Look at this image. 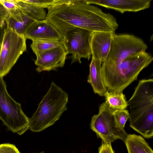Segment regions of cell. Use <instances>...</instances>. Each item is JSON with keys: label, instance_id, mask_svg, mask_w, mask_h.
Segmentation results:
<instances>
[{"label": "cell", "instance_id": "cell-18", "mask_svg": "<svg viewBox=\"0 0 153 153\" xmlns=\"http://www.w3.org/2000/svg\"><path fill=\"white\" fill-rule=\"evenodd\" d=\"M105 102L111 108L114 110L126 109L128 106L125 95L122 92L111 93L108 91L104 96Z\"/></svg>", "mask_w": 153, "mask_h": 153}, {"label": "cell", "instance_id": "cell-26", "mask_svg": "<svg viewBox=\"0 0 153 153\" xmlns=\"http://www.w3.org/2000/svg\"><path fill=\"white\" fill-rule=\"evenodd\" d=\"M5 29V26L0 25V46L1 45L2 43Z\"/></svg>", "mask_w": 153, "mask_h": 153}, {"label": "cell", "instance_id": "cell-28", "mask_svg": "<svg viewBox=\"0 0 153 153\" xmlns=\"http://www.w3.org/2000/svg\"><path fill=\"white\" fill-rule=\"evenodd\" d=\"M40 153H43V152H41Z\"/></svg>", "mask_w": 153, "mask_h": 153}, {"label": "cell", "instance_id": "cell-15", "mask_svg": "<svg viewBox=\"0 0 153 153\" xmlns=\"http://www.w3.org/2000/svg\"><path fill=\"white\" fill-rule=\"evenodd\" d=\"M102 64L99 60L92 58L87 82L91 85L95 94L102 97L105 96L108 91L102 76Z\"/></svg>", "mask_w": 153, "mask_h": 153}, {"label": "cell", "instance_id": "cell-7", "mask_svg": "<svg viewBox=\"0 0 153 153\" xmlns=\"http://www.w3.org/2000/svg\"><path fill=\"white\" fill-rule=\"evenodd\" d=\"M26 39L6 28L0 51V77L7 74L20 56L26 50Z\"/></svg>", "mask_w": 153, "mask_h": 153}, {"label": "cell", "instance_id": "cell-10", "mask_svg": "<svg viewBox=\"0 0 153 153\" xmlns=\"http://www.w3.org/2000/svg\"><path fill=\"white\" fill-rule=\"evenodd\" d=\"M68 54L63 43L50 50L39 53L36 55L35 64L36 71L56 70L64 66L66 56Z\"/></svg>", "mask_w": 153, "mask_h": 153}, {"label": "cell", "instance_id": "cell-12", "mask_svg": "<svg viewBox=\"0 0 153 153\" xmlns=\"http://www.w3.org/2000/svg\"><path fill=\"white\" fill-rule=\"evenodd\" d=\"M26 39L32 40L45 39L62 42L63 37L56 28L47 19L36 20L24 35Z\"/></svg>", "mask_w": 153, "mask_h": 153}, {"label": "cell", "instance_id": "cell-14", "mask_svg": "<svg viewBox=\"0 0 153 153\" xmlns=\"http://www.w3.org/2000/svg\"><path fill=\"white\" fill-rule=\"evenodd\" d=\"M36 21L20 8L15 13L9 14L5 22L7 28L10 29L18 34L24 36Z\"/></svg>", "mask_w": 153, "mask_h": 153}, {"label": "cell", "instance_id": "cell-25", "mask_svg": "<svg viewBox=\"0 0 153 153\" xmlns=\"http://www.w3.org/2000/svg\"><path fill=\"white\" fill-rule=\"evenodd\" d=\"M99 153H114L111 144L102 143L101 145L98 149Z\"/></svg>", "mask_w": 153, "mask_h": 153}, {"label": "cell", "instance_id": "cell-17", "mask_svg": "<svg viewBox=\"0 0 153 153\" xmlns=\"http://www.w3.org/2000/svg\"><path fill=\"white\" fill-rule=\"evenodd\" d=\"M20 9L36 20L46 19V13L44 8L25 2L24 0H16Z\"/></svg>", "mask_w": 153, "mask_h": 153}, {"label": "cell", "instance_id": "cell-1", "mask_svg": "<svg viewBox=\"0 0 153 153\" xmlns=\"http://www.w3.org/2000/svg\"><path fill=\"white\" fill-rule=\"evenodd\" d=\"M47 19L62 35L67 30L78 27L92 32L115 33L118 25L115 17L85 0H71L69 3L48 9Z\"/></svg>", "mask_w": 153, "mask_h": 153}, {"label": "cell", "instance_id": "cell-27", "mask_svg": "<svg viewBox=\"0 0 153 153\" xmlns=\"http://www.w3.org/2000/svg\"><path fill=\"white\" fill-rule=\"evenodd\" d=\"M1 46H0V51L1 50Z\"/></svg>", "mask_w": 153, "mask_h": 153}, {"label": "cell", "instance_id": "cell-19", "mask_svg": "<svg viewBox=\"0 0 153 153\" xmlns=\"http://www.w3.org/2000/svg\"><path fill=\"white\" fill-rule=\"evenodd\" d=\"M32 41L30 47L35 55L57 47L63 43L59 40L45 39H36Z\"/></svg>", "mask_w": 153, "mask_h": 153}, {"label": "cell", "instance_id": "cell-8", "mask_svg": "<svg viewBox=\"0 0 153 153\" xmlns=\"http://www.w3.org/2000/svg\"><path fill=\"white\" fill-rule=\"evenodd\" d=\"M148 47L142 39L133 35L113 33L109 54L104 62L118 63L128 56L146 52Z\"/></svg>", "mask_w": 153, "mask_h": 153}, {"label": "cell", "instance_id": "cell-3", "mask_svg": "<svg viewBox=\"0 0 153 153\" xmlns=\"http://www.w3.org/2000/svg\"><path fill=\"white\" fill-rule=\"evenodd\" d=\"M130 127L146 138L153 136V79L140 80L127 102Z\"/></svg>", "mask_w": 153, "mask_h": 153}, {"label": "cell", "instance_id": "cell-21", "mask_svg": "<svg viewBox=\"0 0 153 153\" xmlns=\"http://www.w3.org/2000/svg\"><path fill=\"white\" fill-rule=\"evenodd\" d=\"M113 114L115 120L121 128L124 129L126 122L128 119L129 113L126 109L123 110H114Z\"/></svg>", "mask_w": 153, "mask_h": 153}, {"label": "cell", "instance_id": "cell-24", "mask_svg": "<svg viewBox=\"0 0 153 153\" xmlns=\"http://www.w3.org/2000/svg\"><path fill=\"white\" fill-rule=\"evenodd\" d=\"M9 15L8 10L0 2V25L4 26L5 22Z\"/></svg>", "mask_w": 153, "mask_h": 153}, {"label": "cell", "instance_id": "cell-20", "mask_svg": "<svg viewBox=\"0 0 153 153\" xmlns=\"http://www.w3.org/2000/svg\"><path fill=\"white\" fill-rule=\"evenodd\" d=\"M29 3L43 8L47 9L63 4L70 3L71 0H24Z\"/></svg>", "mask_w": 153, "mask_h": 153}, {"label": "cell", "instance_id": "cell-4", "mask_svg": "<svg viewBox=\"0 0 153 153\" xmlns=\"http://www.w3.org/2000/svg\"><path fill=\"white\" fill-rule=\"evenodd\" d=\"M68 94L53 82L31 117L29 129L39 132L53 125L67 109Z\"/></svg>", "mask_w": 153, "mask_h": 153}, {"label": "cell", "instance_id": "cell-13", "mask_svg": "<svg viewBox=\"0 0 153 153\" xmlns=\"http://www.w3.org/2000/svg\"><path fill=\"white\" fill-rule=\"evenodd\" d=\"M113 34L104 32H92L90 44L92 58L99 60L102 64L106 60Z\"/></svg>", "mask_w": 153, "mask_h": 153}, {"label": "cell", "instance_id": "cell-16", "mask_svg": "<svg viewBox=\"0 0 153 153\" xmlns=\"http://www.w3.org/2000/svg\"><path fill=\"white\" fill-rule=\"evenodd\" d=\"M124 142L128 153H153L149 144L140 135L128 134Z\"/></svg>", "mask_w": 153, "mask_h": 153}, {"label": "cell", "instance_id": "cell-5", "mask_svg": "<svg viewBox=\"0 0 153 153\" xmlns=\"http://www.w3.org/2000/svg\"><path fill=\"white\" fill-rule=\"evenodd\" d=\"M0 119L9 130L19 135L29 129V118L21 104L10 95L3 77H0Z\"/></svg>", "mask_w": 153, "mask_h": 153}, {"label": "cell", "instance_id": "cell-11", "mask_svg": "<svg viewBox=\"0 0 153 153\" xmlns=\"http://www.w3.org/2000/svg\"><path fill=\"white\" fill-rule=\"evenodd\" d=\"M151 0H85L86 3L113 9L123 13L137 12L149 8Z\"/></svg>", "mask_w": 153, "mask_h": 153}, {"label": "cell", "instance_id": "cell-22", "mask_svg": "<svg viewBox=\"0 0 153 153\" xmlns=\"http://www.w3.org/2000/svg\"><path fill=\"white\" fill-rule=\"evenodd\" d=\"M0 2L8 10L9 14H13L19 8V7L16 0H0Z\"/></svg>", "mask_w": 153, "mask_h": 153}, {"label": "cell", "instance_id": "cell-6", "mask_svg": "<svg viewBox=\"0 0 153 153\" xmlns=\"http://www.w3.org/2000/svg\"><path fill=\"white\" fill-rule=\"evenodd\" d=\"M114 110L105 102L100 105L98 114L94 115L91 121V128L101 139L102 142L107 144H111L118 139L124 142L128 135L117 123Z\"/></svg>", "mask_w": 153, "mask_h": 153}, {"label": "cell", "instance_id": "cell-23", "mask_svg": "<svg viewBox=\"0 0 153 153\" xmlns=\"http://www.w3.org/2000/svg\"><path fill=\"white\" fill-rule=\"evenodd\" d=\"M0 153H20L15 145L10 143L0 144Z\"/></svg>", "mask_w": 153, "mask_h": 153}, {"label": "cell", "instance_id": "cell-2", "mask_svg": "<svg viewBox=\"0 0 153 153\" xmlns=\"http://www.w3.org/2000/svg\"><path fill=\"white\" fill-rule=\"evenodd\" d=\"M153 57L146 52L128 56L117 63L104 62L102 76L108 92L119 93L137 80L140 72L152 61Z\"/></svg>", "mask_w": 153, "mask_h": 153}, {"label": "cell", "instance_id": "cell-9", "mask_svg": "<svg viewBox=\"0 0 153 153\" xmlns=\"http://www.w3.org/2000/svg\"><path fill=\"white\" fill-rule=\"evenodd\" d=\"M92 32L74 27L66 30L62 35L63 43L68 54L71 55V63H81L82 58L89 60L91 55V41Z\"/></svg>", "mask_w": 153, "mask_h": 153}]
</instances>
